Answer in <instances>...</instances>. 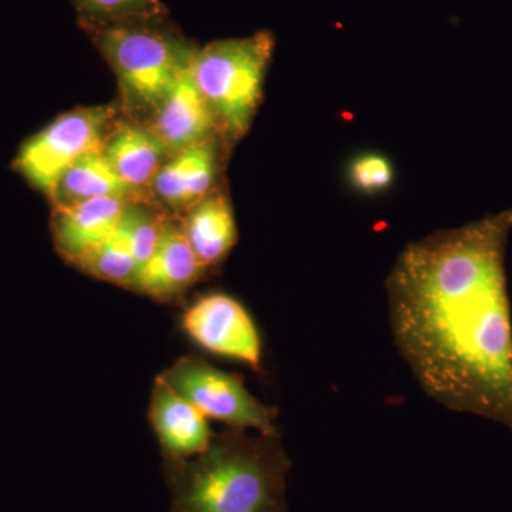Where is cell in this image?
Masks as SVG:
<instances>
[{"mask_svg":"<svg viewBox=\"0 0 512 512\" xmlns=\"http://www.w3.org/2000/svg\"><path fill=\"white\" fill-rule=\"evenodd\" d=\"M104 156L131 188L151 184L168 156L164 144L150 127L121 126L107 137Z\"/></svg>","mask_w":512,"mask_h":512,"instance_id":"13","label":"cell"},{"mask_svg":"<svg viewBox=\"0 0 512 512\" xmlns=\"http://www.w3.org/2000/svg\"><path fill=\"white\" fill-rule=\"evenodd\" d=\"M183 328L202 349L261 370V335L245 306L232 296H202L185 311Z\"/></svg>","mask_w":512,"mask_h":512,"instance_id":"7","label":"cell"},{"mask_svg":"<svg viewBox=\"0 0 512 512\" xmlns=\"http://www.w3.org/2000/svg\"><path fill=\"white\" fill-rule=\"evenodd\" d=\"M393 165L376 153L362 154L352 161L349 178L353 187L367 194L387 190L393 183Z\"/></svg>","mask_w":512,"mask_h":512,"instance_id":"19","label":"cell"},{"mask_svg":"<svg viewBox=\"0 0 512 512\" xmlns=\"http://www.w3.org/2000/svg\"><path fill=\"white\" fill-rule=\"evenodd\" d=\"M158 379L194 404L208 419L237 429L278 434L276 409L252 396L241 376L217 369L201 357H181Z\"/></svg>","mask_w":512,"mask_h":512,"instance_id":"5","label":"cell"},{"mask_svg":"<svg viewBox=\"0 0 512 512\" xmlns=\"http://www.w3.org/2000/svg\"><path fill=\"white\" fill-rule=\"evenodd\" d=\"M130 197H101L55 207L53 237L60 254L76 264L113 234Z\"/></svg>","mask_w":512,"mask_h":512,"instance_id":"11","label":"cell"},{"mask_svg":"<svg viewBox=\"0 0 512 512\" xmlns=\"http://www.w3.org/2000/svg\"><path fill=\"white\" fill-rule=\"evenodd\" d=\"M161 20L89 28L128 103L138 109L156 110L198 49Z\"/></svg>","mask_w":512,"mask_h":512,"instance_id":"3","label":"cell"},{"mask_svg":"<svg viewBox=\"0 0 512 512\" xmlns=\"http://www.w3.org/2000/svg\"><path fill=\"white\" fill-rule=\"evenodd\" d=\"M113 116L109 107L63 114L20 148L16 158L20 174L50 197L60 177L74 163L104 147Z\"/></svg>","mask_w":512,"mask_h":512,"instance_id":"6","label":"cell"},{"mask_svg":"<svg viewBox=\"0 0 512 512\" xmlns=\"http://www.w3.org/2000/svg\"><path fill=\"white\" fill-rule=\"evenodd\" d=\"M164 221L165 218L161 217L158 212L144 207L143 204H136L134 201L124 212L121 222L130 238L138 269L146 264L153 252L156 251L161 232H163Z\"/></svg>","mask_w":512,"mask_h":512,"instance_id":"17","label":"cell"},{"mask_svg":"<svg viewBox=\"0 0 512 512\" xmlns=\"http://www.w3.org/2000/svg\"><path fill=\"white\" fill-rule=\"evenodd\" d=\"M84 25L89 28L117 23L164 19L161 0H73Z\"/></svg>","mask_w":512,"mask_h":512,"instance_id":"16","label":"cell"},{"mask_svg":"<svg viewBox=\"0 0 512 512\" xmlns=\"http://www.w3.org/2000/svg\"><path fill=\"white\" fill-rule=\"evenodd\" d=\"M289 468L278 434L229 427L204 453L164 461L168 512H286Z\"/></svg>","mask_w":512,"mask_h":512,"instance_id":"2","label":"cell"},{"mask_svg":"<svg viewBox=\"0 0 512 512\" xmlns=\"http://www.w3.org/2000/svg\"><path fill=\"white\" fill-rule=\"evenodd\" d=\"M195 153H197V146L175 154L173 160L164 164L154 178V190L158 197L170 207H185V185L190 177Z\"/></svg>","mask_w":512,"mask_h":512,"instance_id":"18","label":"cell"},{"mask_svg":"<svg viewBox=\"0 0 512 512\" xmlns=\"http://www.w3.org/2000/svg\"><path fill=\"white\" fill-rule=\"evenodd\" d=\"M204 271L185 237L183 224L165 218L156 251L138 269L128 288L160 301H170L195 284Z\"/></svg>","mask_w":512,"mask_h":512,"instance_id":"9","label":"cell"},{"mask_svg":"<svg viewBox=\"0 0 512 512\" xmlns=\"http://www.w3.org/2000/svg\"><path fill=\"white\" fill-rule=\"evenodd\" d=\"M148 417L156 431L164 461L198 456L207 450L214 436L208 417L158 377L151 394Z\"/></svg>","mask_w":512,"mask_h":512,"instance_id":"10","label":"cell"},{"mask_svg":"<svg viewBox=\"0 0 512 512\" xmlns=\"http://www.w3.org/2000/svg\"><path fill=\"white\" fill-rule=\"evenodd\" d=\"M274 47L271 33L258 32L241 39L217 40L195 52L192 76L210 104L217 126L229 138L238 140L251 127Z\"/></svg>","mask_w":512,"mask_h":512,"instance_id":"4","label":"cell"},{"mask_svg":"<svg viewBox=\"0 0 512 512\" xmlns=\"http://www.w3.org/2000/svg\"><path fill=\"white\" fill-rule=\"evenodd\" d=\"M131 188L113 170L103 148L93 151L60 177L50 200L55 207L101 197H130Z\"/></svg>","mask_w":512,"mask_h":512,"instance_id":"14","label":"cell"},{"mask_svg":"<svg viewBox=\"0 0 512 512\" xmlns=\"http://www.w3.org/2000/svg\"><path fill=\"white\" fill-rule=\"evenodd\" d=\"M76 265L96 278L128 288L137 274L138 265L123 222L120 220L113 234L87 252Z\"/></svg>","mask_w":512,"mask_h":512,"instance_id":"15","label":"cell"},{"mask_svg":"<svg viewBox=\"0 0 512 512\" xmlns=\"http://www.w3.org/2000/svg\"><path fill=\"white\" fill-rule=\"evenodd\" d=\"M512 207L403 249L387 276L394 343L424 393L512 430L505 251Z\"/></svg>","mask_w":512,"mask_h":512,"instance_id":"1","label":"cell"},{"mask_svg":"<svg viewBox=\"0 0 512 512\" xmlns=\"http://www.w3.org/2000/svg\"><path fill=\"white\" fill-rule=\"evenodd\" d=\"M181 224L204 269L224 261L237 242L234 211L224 194H208L202 198L192 205Z\"/></svg>","mask_w":512,"mask_h":512,"instance_id":"12","label":"cell"},{"mask_svg":"<svg viewBox=\"0 0 512 512\" xmlns=\"http://www.w3.org/2000/svg\"><path fill=\"white\" fill-rule=\"evenodd\" d=\"M153 113L150 128L173 156L204 143L218 127L210 104L195 83L191 66L181 73Z\"/></svg>","mask_w":512,"mask_h":512,"instance_id":"8","label":"cell"}]
</instances>
